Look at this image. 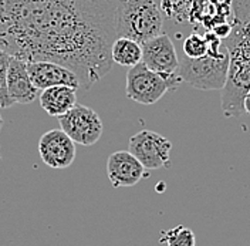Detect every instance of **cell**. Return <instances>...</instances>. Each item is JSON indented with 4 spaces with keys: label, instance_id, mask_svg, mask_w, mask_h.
Segmentation results:
<instances>
[{
    "label": "cell",
    "instance_id": "30bf717a",
    "mask_svg": "<svg viewBox=\"0 0 250 246\" xmlns=\"http://www.w3.org/2000/svg\"><path fill=\"white\" fill-rule=\"evenodd\" d=\"M107 175L112 186L128 188L146 178L148 172L129 151H117L107 159Z\"/></svg>",
    "mask_w": 250,
    "mask_h": 246
},
{
    "label": "cell",
    "instance_id": "3957f363",
    "mask_svg": "<svg viewBox=\"0 0 250 246\" xmlns=\"http://www.w3.org/2000/svg\"><path fill=\"white\" fill-rule=\"evenodd\" d=\"M228 68L229 54L225 48L219 56L206 54L201 59L185 57L179 63L178 76L196 90H222L226 83Z\"/></svg>",
    "mask_w": 250,
    "mask_h": 246
},
{
    "label": "cell",
    "instance_id": "7c38bea8",
    "mask_svg": "<svg viewBox=\"0 0 250 246\" xmlns=\"http://www.w3.org/2000/svg\"><path fill=\"white\" fill-rule=\"evenodd\" d=\"M232 20V0H196L189 16V23L202 26L206 31Z\"/></svg>",
    "mask_w": 250,
    "mask_h": 246
},
{
    "label": "cell",
    "instance_id": "44dd1931",
    "mask_svg": "<svg viewBox=\"0 0 250 246\" xmlns=\"http://www.w3.org/2000/svg\"><path fill=\"white\" fill-rule=\"evenodd\" d=\"M210 31L223 42L225 39L229 37V34L232 31V26H230V23H222V24H218L216 27H213Z\"/></svg>",
    "mask_w": 250,
    "mask_h": 246
},
{
    "label": "cell",
    "instance_id": "8fae6325",
    "mask_svg": "<svg viewBox=\"0 0 250 246\" xmlns=\"http://www.w3.org/2000/svg\"><path fill=\"white\" fill-rule=\"evenodd\" d=\"M27 73L37 90H46L56 86H67L74 90L80 89L77 76L67 67L50 62L27 63Z\"/></svg>",
    "mask_w": 250,
    "mask_h": 246
},
{
    "label": "cell",
    "instance_id": "4fadbf2b",
    "mask_svg": "<svg viewBox=\"0 0 250 246\" xmlns=\"http://www.w3.org/2000/svg\"><path fill=\"white\" fill-rule=\"evenodd\" d=\"M7 91L13 103L30 104L37 98V89L33 86L29 73L27 63L10 57L7 68Z\"/></svg>",
    "mask_w": 250,
    "mask_h": 246
},
{
    "label": "cell",
    "instance_id": "6da1fadb",
    "mask_svg": "<svg viewBox=\"0 0 250 246\" xmlns=\"http://www.w3.org/2000/svg\"><path fill=\"white\" fill-rule=\"evenodd\" d=\"M120 0H0V50L71 70L90 90L112 68Z\"/></svg>",
    "mask_w": 250,
    "mask_h": 246
},
{
    "label": "cell",
    "instance_id": "603a6c76",
    "mask_svg": "<svg viewBox=\"0 0 250 246\" xmlns=\"http://www.w3.org/2000/svg\"><path fill=\"white\" fill-rule=\"evenodd\" d=\"M3 128V117H1V114H0V130Z\"/></svg>",
    "mask_w": 250,
    "mask_h": 246
},
{
    "label": "cell",
    "instance_id": "52a82bcc",
    "mask_svg": "<svg viewBox=\"0 0 250 246\" xmlns=\"http://www.w3.org/2000/svg\"><path fill=\"white\" fill-rule=\"evenodd\" d=\"M128 147L145 169L169 168L171 165L172 142L155 131L142 130L134 134Z\"/></svg>",
    "mask_w": 250,
    "mask_h": 246
},
{
    "label": "cell",
    "instance_id": "ffe728a7",
    "mask_svg": "<svg viewBox=\"0 0 250 246\" xmlns=\"http://www.w3.org/2000/svg\"><path fill=\"white\" fill-rule=\"evenodd\" d=\"M10 56L0 50V108L12 107L15 103L10 100L7 91V68H9Z\"/></svg>",
    "mask_w": 250,
    "mask_h": 246
},
{
    "label": "cell",
    "instance_id": "9a60e30c",
    "mask_svg": "<svg viewBox=\"0 0 250 246\" xmlns=\"http://www.w3.org/2000/svg\"><path fill=\"white\" fill-rule=\"evenodd\" d=\"M111 60L118 66L134 67L142 60L141 45L125 37H117L111 47Z\"/></svg>",
    "mask_w": 250,
    "mask_h": 246
},
{
    "label": "cell",
    "instance_id": "5b68a950",
    "mask_svg": "<svg viewBox=\"0 0 250 246\" xmlns=\"http://www.w3.org/2000/svg\"><path fill=\"white\" fill-rule=\"evenodd\" d=\"M250 91V59H229L226 83L222 89L220 107L226 118L245 114L243 101Z\"/></svg>",
    "mask_w": 250,
    "mask_h": 246
},
{
    "label": "cell",
    "instance_id": "7402d4cb",
    "mask_svg": "<svg viewBox=\"0 0 250 246\" xmlns=\"http://www.w3.org/2000/svg\"><path fill=\"white\" fill-rule=\"evenodd\" d=\"M243 108H245V112H248L250 115V91L246 94L245 97V101H243Z\"/></svg>",
    "mask_w": 250,
    "mask_h": 246
},
{
    "label": "cell",
    "instance_id": "277c9868",
    "mask_svg": "<svg viewBox=\"0 0 250 246\" xmlns=\"http://www.w3.org/2000/svg\"><path fill=\"white\" fill-rule=\"evenodd\" d=\"M181 83L182 80L178 74L164 77L151 71L141 62L128 70L125 92L132 101L142 106H151L158 103L169 90H175Z\"/></svg>",
    "mask_w": 250,
    "mask_h": 246
},
{
    "label": "cell",
    "instance_id": "9c48e42d",
    "mask_svg": "<svg viewBox=\"0 0 250 246\" xmlns=\"http://www.w3.org/2000/svg\"><path fill=\"white\" fill-rule=\"evenodd\" d=\"M39 154L48 168H68L76 159V142L62 130H50L39 141Z\"/></svg>",
    "mask_w": 250,
    "mask_h": 246
},
{
    "label": "cell",
    "instance_id": "ba28073f",
    "mask_svg": "<svg viewBox=\"0 0 250 246\" xmlns=\"http://www.w3.org/2000/svg\"><path fill=\"white\" fill-rule=\"evenodd\" d=\"M142 60L151 71L158 73L164 77H171L178 74L179 59L173 46L171 37L165 33H161L154 39L141 45Z\"/></svg>",
    "mask_w": 250,
    "mask_h": 246
},
{
    "label": "cell",
    "instance_id": "5bb4252c",
    "mask_svg": "<svg viewBox=\"0 0 250 246\" xmlns=\"http://www.w3.org/2000/svg\"><path fill=\"white\" fill-rule=\"evenodd\" d=\"M77 90L67 86H56L43 90L40 94V106L51 117H60L77 104Z\"/></svg>",
    "mask_w": 250,
    "mask_h": 246
},
{
    "label": "cell",
    "instance_id": "ac0fdd59",
    "mask_svg": "<svg viewBox=\"0 0 250 246\" xmlns=\"http://www.w3.org/2000/svg\"><path fill=\"white\" fill-rule=\"evenodd\" d=\"M159 244L167 246H196V236L190 228L178 225L172 229L161 232Z\"/></svg>",
    "mask_w": 250,
    "mask_h": 246
},
{
    "label": "cell",
    "instance_id": "d6986e66",
    "mask_svg": "<svg viewBox=\"0 0 250 246\" xmlns=\"http://www.w3.org/2000/svg\"><path fill=\"white\" fill-rule=\"evenodd\" d=\"M184 53L188 59H201L208 54V42L203 34L192 33L184 42Z\"/></svg>",
    "mask_w": 250,
    "mask_h": 246
},
{
    "label": "cell",
    "instance_id": "2e32d148",
    "mask_svg": "<svg viewBox=\"0 0 250 246\" xmlns=\"http://www.w3.org/2000/svg\"><path fill=\"white\" fill-rule=\"evenodd\" d=\"M232 31L233 37H250V0H232Z\"/></svg>",
    "mask_w": 250,
    "mask_h": 246
},
{
    "label": "cell",
    "instance_id": "8992f818",
    "mask_svg": "<svg viewBox=\"0 0 250 246\" xmlns=\"http://www.w3.org/2000/svg\"><path fill=\"white\" fill-rule=\"evenodd\" d=\"M60 130H62L76 144L90 147L101 138L104 125L100 115L93 108L76 104L65 114L59 117Z\"/></svg>",
    "mask_w": 250,
    "mask_h": 246
},
{
    "label": "cell",
    "instance_id": "e0dca14e",
    "mask_svg": "<svg viewBox=\"0 0 250 246\" xmlns=\"http://www.w3.org/2000/svg\"><path fill=\"white\" fill-rule=\"evenodd\" d=\"M195 1L196 0H161L159 10L175 23H185L189 20Z\"/></svg>",
    "mask_w": 250,
    "mask_h": 246
},
{
    "label": "cell",
    "instance_id": "7a4b0ae2",
    "mask_svg": "<svg viewBox=\"0 0 250 246\" xmlns=\"http://www.w3.org/2000/svg\"><path fill=\"white\" fill-rule=\"evenodd\" d=\"M164 17L154 0H120L115 13L117 37H125L140 45L159 36Z\"/></svg>",
    "mask_w": 250,
    "mask_h": 246
}]
</instances>
